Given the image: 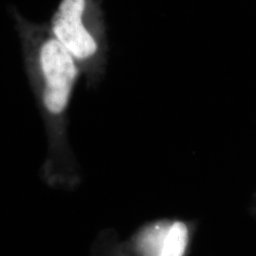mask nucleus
<instances>
[{
    "label": "nucleus",
    "instance_id": "3",
    "mask_svg": "<svg viewBox=\"0 0 256 256\" xmlns=\"http://www.w3.org/2000/svg\"><path fill=\"white\" fill-rule=\"evenodd\" d=\"M189 238V230L183 222H160L140 234L138 250L142 256H184Z\"/></svg>",
    "mask_w": 256,
    "mask_h": 256
},
{
    "label": "nucleus",
    "instance_id": "2",
    "mask_svg": "<svg viewBox=\"0 0 256 256\" xmlns=\"http://www.w3.org/2000/svg\"><path fill=\"white\" fill-rule=\"evenodd\" d=\"M48 24L79 66L86 88H98L110 52L102 0H61Z\"/></svg>",
    "mask_w": 256,
    "mask_h": 256
},
{
    "label": "nucleus",
    "instance_id": "1",
    "mask_svg": "<svg viewBox=\"0 0 256 256\" xmlns=\"http://www.w3.org/2000/svg\"><path fill=\"white\" fill-rule=\"evenodd\" d=\"M18 34L23 63L46 133V156L41 176L52 188L72 189L80 180L68 140L70 106L82 77L70 54L48 23H36L16 9L10 12Z\"/></svg>",
    "mask_w": 256,
    "mask_h": 256
}]
</instances>
